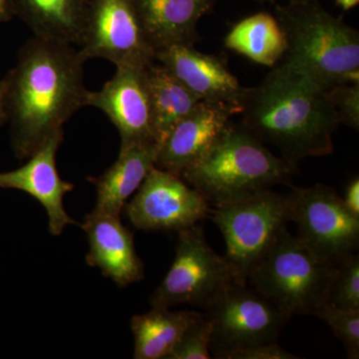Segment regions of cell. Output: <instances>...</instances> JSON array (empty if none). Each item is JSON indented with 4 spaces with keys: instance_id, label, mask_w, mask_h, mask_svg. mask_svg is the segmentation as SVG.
Wrapping results in <instances>:
<instances>
[{
    "instance_id": "1f68e13d",
    "label": "cell",
    "mask_w": 359,
    "mask_h": 359,
    "mask_svg": "<svg viewBox=\"0 0 359 359\" xmlns=\"http://www.w3.org/2000/svg\"><path fill=\"white\" fill-rule=\"evenodd\" d=\"M256 1L259 2V4H287V2L299 1V0H256Z\"/></svg>"
},
{
    "instance_id": "9a60e30c",
    "label": "cell",
    "mask_w": 359,
    "mask_h": 359,
    "mask_svg": "<svg viewBox=\"0 0 359 359\" xmlns=\"http://www.w3.org/2000/svg\"><path fill=\"white\" fill-rule=\"evenodd\" d=\"M237 111L223 103L200 101L161 145L155 167L181 177L221 138Z\"/></svg>"
},
{
    "instance_id": "7c38bea8",
    "label": "cell",
    "mask_w": 359,
    "mask_h": 359,
    "mask_svg": "<svg viewBox=\"0 0 359 359\" xmlns=\"http://www.w3.org/2000/svg\"><path fill=\"white\" fill-rule=\"evenodd\" d=\"M146 67L147 65L116 66L115 74L102 88L89 90L87 95L86 105L102 111L109 118L119 132L121 145L156 142Z\"/></svg>"
},
{
    "instance_id": "603a6c76",
    "label": "cell",
    "mask_w": 359,
    "mask_h": 359,
    "mask_svg": "<svg viewBox=\"0 0 359 359\" xmlns=\"http://www.w3.org/2000/svg\"><path fill=\"white\" fill-rule=\"evenodd\" d=\"M325 304L335 308L359 309V257L348 255L335 266V273Z\"/></svg>"
},
{
    "instance_id": "5b68a950",
    "label": "cell",
    "mask_w": 359,
    "mask_h": 359,
    "mask_svg": "<svg viewBox=\"0 0 359 359\" xmlns=\"http://www.w3.org/2000/svg\"><path fill=\"white\" fill-rule=\"evenodd\" d=\"M337 264L314 255L285 228L247 282L290 316L327 304Z\"/></svg>"
},
{
    "instance_id": "83f0119b",
    "label": "cell",
    "mask_w": 359,
    "mask_h": 359,
    "mask_svg": "<svg viewBox=\"0 0 359 359\" xmlns=\"http://www.w3.org/2000/svg\"><path fill=\"white\" fill-rule=\"evenodd\" d=\"M342 198L344 205L354 216L359 218V179L358 177L351 180L344 191Z\"/></svg>"
},
{
    "instance_id": "cb8c5ba5",
    "label": "cell",
    "mask_w": 359,
    "mask_h": 359,
    "mask_svg": "<svg viewBox=\"0 0 359 359\" xmlns=\"http://www.w3.org/2000/svg\"><path fill=\"white\" fill-rule=\"evenodd\" d=\"M314 316L327 323L337 339L346 347L347 358H359V309L335 308L323 304L316 309Z\"/></svg>"
},
{
    "instance_id": "3957f363",
    "label": "cell",
    "mask_w": 359,
    "mask_h": 359,
    "mask_svg": "<svg viewBox=\"0 0 359 359\" xmlns=\"http://www.w3.org/2000/svg\"><path fill=\"white\" fill-rule=\"evenodd\" d=\"M287 40L280 65L327 90L359 83V32L328 13L320 0L273 4Z\"/></svg>"
},
{
    "instance_id": "ffe728a7",
    "label": "cell",
    "mask_w": 359,
    "mask_h": 359,
    "mask_svg": "<svg viewBox=\"0 0 359 359\" xmlns=\"http://www.w3.org/2000/svg\"><path fill=\"white\" fill-rule=\"evenodd\" d=\"M201 313L152 308L147 313L134 316L131 320L134 358L167 359L187 328Z\"/></svg>"
},
{
    "instance_id": "277c9868",
    "label": "cell",
    "mask_w": 359,
    "mask_h": 359,
    "mask_svg": "<svg viewBox=\"0 0 359 359\" xmlns=\"http://www.w3.org/2000/svg\"><path fill=\"white\" fill-rule=\"evenodd\" d=\"M297 164L278 157L240 125L231 123L221 138L181 178L211 207L289 184Z\"/></svg>"
},
{
    "instance_id": "484cf974",
    "label": "cell",
    "mask_w": 359,
    "mask_h": 359,
    "mask_svg": "<svg viewBox=\"0 0 359 359\" xmlns=\"http://www.w3.org/2000/svg\"><path fill=\"white\" fill-rule=\"evenodd\" d=\"M325 95L339 114L340 123L358 131L359 83L334 85L325 90Z\"/></svg>"
},
{
    "instance_id": "d4e9b609",
    "label": "cell",
    "mask_w": 359,
    "mask_h": 359,
    "mask_svg": "<svg viewBox=\"0 0 359 359\" xmlns=\"http://www.w3.org/2000/svg\"><path fill=\"white\" fill-rule=\"evenodd\" d=\"M212 320L202 313L189 325L167 359L212 358Z\"/></svg>"
},
{
    "instance_id": "ba28073f",
    "label": "cell",
    "mask_w": 359,
    "mask_h": 359,
    "mask_svg": "<svg viewBox=\"0 0 359 359\" xmlns=\"http://www.w3.org/2000/svg\"><path fill=\"white\" fill-rule=\"evenodd\" d=\"M285 203L287 219L297 226V237L323 261L337 264L358 250L359 218L332 187L294 188Z\"/></svg>"
},
{
    "instance_id": "f546056e",
    "label": "cell",
    "mask_w": 359,
    "mask_h": 359,
    "mask_svg": "<svg viewBox=\"0 0 359 359\" xmlns=\"http://www.w3.org/2000/svg\"><path fill=\"white\" fill-rule=\"evenodd\" d=\"M6 80H0V128L2 125L7 122V113L6 105Z\"/></svg>"
},
{
    "instance_id": "8992f818",
    "label": "cell",
    "mask_w": 359,
    "mask_h": 359,
    "mask_svg": "<svg viewBox=\"0 0 359 359\" xmlns=\"http://www.w3.org/2000/svg\"><path fill=\"white\" fill-rule=\"evenodd\" d=\"M226 241V259L238 282L248 278L287 228L285 196L271 189L212 208L210 214Z\"/></svg>"
},
{
    "instance_id": "e0dca14e",
    "label": "cell",
    "mask_w": 359,
    "mask_h": 359,
    "mask_svg": "<svg viewBox=\"0 0 359 359\" xmlns=\"http://www.w3.org/2000/svg\"><path fill=\"white\" fill-rule=\"evenodd\" d=\"M149 44L154 52L171 45L199 41L198 25L218 0H133Z\"/></svg>"
},
{
    "instance_id": "f1b7e54d",
    "label": "cell",
    "mask_w": 359,
    "mask_h": 359,
    "mask_svg": "<svg viewBox=\"0 0 359 359\" xmlns=\"http://www.w3.org/2000/svg\"><path fill=\"white\" fill-rule=\"evenodd\" d=\"M15 16L11 0H0V25L13 20Z\"/></svg>"
},
{
    "instance_id": "9c48e42d",
    "label": "cell",
    "mask_w": 359,
    "mask_h": 359,
    "mask_svg": "<svg viewBox=\"0 0 359 359\" xmlns=\"http://www.w3.org/2000/svg\"><path fill=\"white\" fill-rule=\"evenodd\" d=\"M205 313L212 323L210 351L214 358L231 349L276 342L292 318L259 290L241 283L231 285Z\"/></svg>"
},
{
    "instance_id": "7402d4cb",
    "label": "cell",
    "mask_w": 359,
    "mask_h": 359,
    "mask_svg": "<svg viewBox=\"0 0 359 359\" xmlns=\"http://www.w3.org/2000/svg\"><path fill=\"white\" fill-rule=\"evenodd\" d=\"M146 71L152 104L153 135L161 147L171 130L201 100L157 61L148 65Z\"/></svg>"
},
{
    "instance_id": "30bf717a",
    "label": "cell",
    "mask_w": 359,
    "mask_h": 359,
    "mask_svg": "<svg viewBox=\"0 0 359 359\" xmlns=\"http://www.w3.org/2000/svg\"><path fill=\"white\" fill-rule=\"evenodd\" d=\"M79 51L86 61L105 59L115 66L155 61L133 0H89Z\"/></svg>"
},
{
    "instance_id": "5bb4252c",
    "label": "cell",
    "mask_w": 359,
    "mask_h": 359,
    "mask_svg": "<svg viewBox=\"0 0 359 359\" xmlns=\"http://www.w3.org/2000/svg\"><path fill=\"white\" fill-rule=\"evenodd\" d=\"M63 137L65 131L51 135L22 167L0 173V189L22 191L43 205L52 236H60L68 224H76L63 205L65 196L74 190V185L61 179L56 166V155Z\"/></svg>"
},
{
    "instance_id": "d6986e66",
    "label": "cell",
    "mask_w": 359,
    "mask_h": 359,
    "mask_svg": "<svg viewBox=\"0 0 359 359\" xmlns=\"http://www.w3.org/2000/svg\"><path fill=\"white\" fill-rule=\"evenodd\" d=\"M14 14L39 39L79 47L89 0H11Z\"/></svg>"
},
{
    "instance_id": "2e32d148",
    "label": "cell",
    "mask_w": 359,
    "mask_h": 359,
    "mask_svg": "<svg viewBox=\"0 0 359 359\" xmlns=\"http://www.w3.org/2000/svg\"><path fill=\"white\" fill-rule=\"evenodd\" d=\"M88 240L86 262L102 271L119 287L140 282L145 276L144 264L135 250L132 231L120 216L92 211L81 224Z\"/></svg>"
},
{
    "instance_id": "ac0fdd59",
    "label": "cell",
    "mask_w": 359,
    "mask_h": 359,
    "mask_svg": "<svg viewBox=\"0 0 359 359\" xmlns=\"http://www.w3.org/2000/svg\"><path fill=\"white\" fill-rule=\"evenodd\" d=\"M159 150L160 145L156 142L120 146L114 164L98 178L91 179L97 191L93 212L120 216L127 201L155 167Z\"/></svg>"
},
{
    "instance_id": "4fadbf2b",
    "label": "cell",
    "mask_w": 359,
    "mask_h": 359,
    "mask_svg": "<svg viewBox=\"0 0 359 359\" xmlns=\"http://www.w3.org/2000/svg\"><path fill=\"white\" fill-rule=\"evenodd\" d=\"M154 59L201 101L226 104L240 114L248 87L241 85L221 57L192 45L177 44L156 51Z\"/></svg>"
},
{
    "instance_id": "7a4b0ae2",
    "label": "cell",
    "mask_w": 359,
    "mask_h": 359,
    "mask_svg": "<svg viewBox=\"0 0 359 359\" xmlns=\"http://www.w3.org/2000/svg\"><path fill=\"white\" fill-rule=\"evenodd\" d=\"M240 115L242 128L294 164L332 154L341 125L325 90L280 63L247 89Z\"/></svg>"
},
{
    "instance_id": "6da1fadb",
    "label": "cell",
    "mask_w": 359,
    "mask_h": 359,
    "mask_svg": "<svg viewBox=\"0 0 359 359\" xmlns=\"http://www.w3.org/2000/svg\"><path fill=\"white\" fill-rule=\"evenodd\" d=\"M86 60L73 45L33 36L18 51V62L4 77L11 147L27 159L51 135L85 107Z\"/></svg>"
},
{
    "instance_id": "44dd1931",
    "label": "cell",
    "mask_w": 359,
    "mask_h": 359,
    "mask_svg": "<svg viewBox=\"0 0 359 359\" xmlns=\"http://www.w3.org/2000/svg\"><path fill=\"white\" fill-rule=\"evenodd\" d=\"M224 46L259 65L275 67L287 51V40L273 14L259 13L238 21L224 37Z\"/></svg>"
},
{
    "instance_id": "52a82bcc",
    "label": "cell",
    "mask_w": 359,
    "mask_h": 359,
    "mask_svg": "<svg viewBox=\"0 0 359 359\" xmlns=\"http://www.w3.org/2000/svg\"><path fill=\"white\" fill-rule=\"evenodd\" d=\"M178 233L173 264L150 297L151 306L170 309L187 304L205 311L231 285L240 282L228 259L208 244L200 226Z\"/></svg>"
},
{
    "instance_id": "8fae6325",
    "label": "cell",
    "mask_w": 359,
    "mask_h": 359,
    "mask_svg": "<svg viewBox=\"0 0 359 359\" xmlns=\"http://www.w3.org/2000/svg\"><path fill=\"white\" fill-rule=\"evenodd\" d=\"M124 211L139 230L179 231L210 217L212 207L178 175L154 167Z\"/></svg>"
},
{
    "instance_id": "4dcf8cb0",
    "label": "cell",
    "mask_w": 359,
    "mask_h": 359,
    "mask_svg": "<svg viewBox=\"0 0 359 359\" xmlns=\"http://www.w3.org/2000/svg\"><path fill=\"white\" fill-rule=\"evenodd\" d=\"M337 6L344 11H349L354 7L358 6L359 0H335Z\"/></svg>"
},
{
    "instance_id": "4316f807",
    "label": "cell",
    "mask_w": 359,
    "mask_h": 359,
    "mask_svg": "<svg viewBox=\"0 0 359 359\" xmlns=\"http://www.w3.org/2000/svg\"><path fill=\"white\" fill-rule=\"evenodd\" d=\"M219 359H297V356L278 346V342L254 344L219 354Z\"/></svg>"
}]
</instances>
